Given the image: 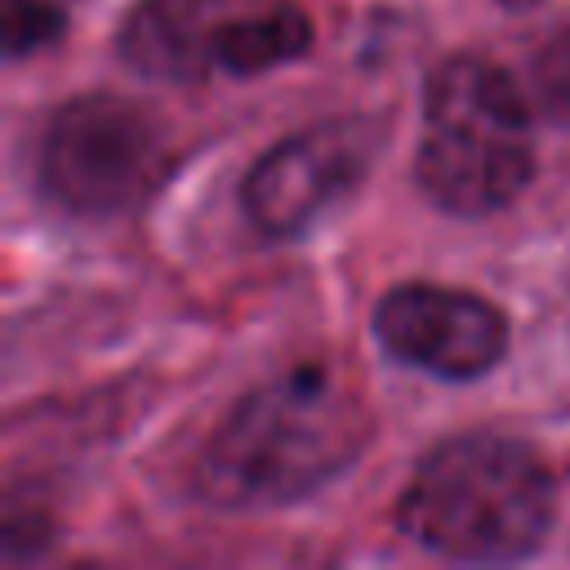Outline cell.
Wrapping results in <instances>:
<instances>
[{"mask_svg": "<svg viewBox=\"0 0 570 570\" xmlns=\"http://www.w3.org/2000/svg\"><path fill=\"white\" fill-rule=\"evenodd\" d=\"M370 436L361 379L334 361H298L223 414L196 459V490L227 512L285 508L343 476Z\"/></svg>", "mask_w": 570, "mask_h": 570, "instance_id": "6da1fadb", "label": "cell"}, {"mask_svg": "<svg viewBox=\"0 0 570 570\" xmlns=\"http://www.w3.org/2000/svg\"><path fill=\"white\" fill-rule=\"evenodd\" d=\"M557 517V481L543 454L503 432L436 441L396 499V525L441 561L503 566L543 548Z\"/></svg>", "mask_w": 570, "mask_h": 570, "instance_id": "7a4b0ae2", "label": "cell"}, {"mask_svg": "<svg viewBox=\"0 0 570 570\" xmlns=\"http://www.w3.org/2000/svg\"><path fill=\"white\" fill-rule=\"evenodd\" d=\"M423 196L463 218L508 209L534 178V125L521 85L476 58H445L423 89V138L414 151Z\"/></svg>", "mask_w": 570, "mask_h": 570, "instance_id": "3957f363", "label": "cell"}, {"mask_svg": "<svg viewBox=\"0 0 570 570\" xmlns=\"http://www.w3.org/2000/svg\"><path fill=\"white\" fill-rule=\"evenodd\" d=\"M174 151L165 125L116 94H80L62 102L36 151V178L49 205L76 218L129 214L169 178Z\"/></svg>", "mask_w": 570, "mask_h": 570, "instance_id": "277c9868", "label": "cell"}, {"mask_svg": "<svg viewBox=\"0 0 570 570\" xmlns=\"http://www.w3.org/2000/svg\"><path fill=\"white\" fill-rule=\"evenodd\" d=\"M379 147H383V116L347 111L316 120L281 138L249 165L240 183V205L263 236L272 240L303 236L361 187Z\"/></svg>", "mask_w": 570, "mask_h": 570, "instance_id": "5b68a950", "label": "cell"}, {"mask_svg": "<svg viewBox=\"0 0 570 570\" xmlns=\"http://www.w3.org/2000/svg\"><path fill=\"white\" fill-rule=\"evenodd\" d=\"M370 325L392 361L450 383L490 374L508 352V316L490 298L428 281L387 289Z\"/></svg>", "mask_w": 570, "mask_h": 570, "instance_id": "8992f818", "label": "cell"}, {"mask_svg": "<svg viewBox=\"0 0 570 570\" xmlns=\"http://www.w3.org/2000/svg\"><path fill=\"white\" fill-rule=\"evenodd\" d=\"M254 0H138L116 31V53L147 80L196 85L218 71L227 22Z\"/></svg>", "mask_w": 570, "mask_h": 570, "instance_id": "52a82bcc", "label": "cell"}, {"mask_svg": "<svg viewBox=\"0 0 570 570\" xmlns=\"http://www.w3.org/2000/svg\"><path fill=\"white\" fill-rule=\"evenodd\" d=\"M312 18L294 0H254L245 4L218 49V71L223 76H263L272 67L298 62L312 49Z\"/></svg>", "mask_w": 570, "mask_h": 570, "instance_id": "ba28073f", "label": "cell"}, {"mask_svg": "<svg viewBox=\"0 0 570 570\" xmlns=\"http://www.w3.org/2000/svg\"><path fill=\"white\" fill-rule=\"evenodd\" d=\"M525 89H530V102H534L548 120L570 125V27L557 31V36H548V40L534 49Z\"/></svg>", "mask_w": 570, "mask_h": 570, "instance_id": "9c48e42d", "label": "cell"}, {"mask_svg": "<svg viewBox=\"0 0 570 570\" xmlns=\"http://www.w3.org/2000/svg\"><path fill=\"white\" fill-rule=\"evenodd\" d=\"M67 18L49 0H4V58L18 62L62 36Z\"/></svg>", "mask_w": 570, "mask_h": 570, "instance_id": "30bf717a", "label": "cell"}, {"mask_svg": "<svg viewBox=\"0 0 570 570\" xmlns=\"http://www.w3.org/2000/svg\"><path fill=\"white\" fill-rule=\"evenodd\" d=\"M508 9H534V4H543V0H503Z\"/></svg>", "mask_w": 570, "mask_h": 570, "instance_id": "8fae6325", "label": "cell"}]
</instances>
